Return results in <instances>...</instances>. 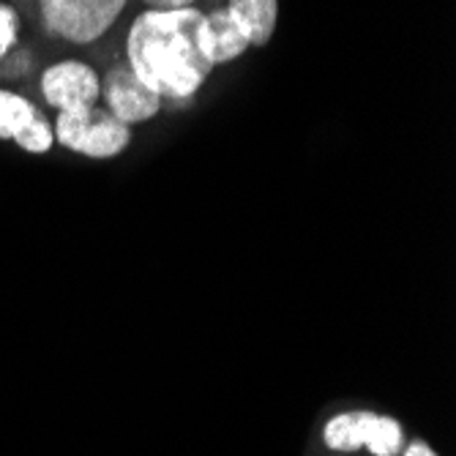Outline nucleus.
Listing matches in <instances>:
<instances>
[{
  "label": "nucleus",
  "instance_id": "1",
  "mask_svg": "<svg viewBox=\"0 0 456 456\" xmlns=\"http://www.w3.org/2000/svg\"><path fill=\"white\" fill-rule=\"evenodd\" d=\"M202 17L194 6L173 12L148 9L132 22L126 63L161 99H189L211 77L214 63L205 53Z\"/></svg>",
  "mask_w": 456,
  "mask_h": 456
},
{
  "label": "nucleus",
  "instance_id": "2",
  "mask_svg": "<svg viewBox=\"0 0 456 456\" xmlns=\"http://www.w3.org/2000/svg\"><path fill=\"white\" fill-rule=\"evenodd\" d=\"M53 132L58 145L88 159H115L132 142V129L126 123H120L96 104L74 112H58Z\"/></svg>",
  "mask_w": 456,
  "mask_h": 456
},
{
  "label": "nucleus",
  "instance_id": "3",
  "mask_svg": "<svg viewBox=\"0 0 456 456\" xmlns=\"http://www.w3.org/2000/svg\"><path fill=\"white\" fill-rule=\"evenodd\" d=\"M322 443L334 453L366 448L375 456H396L404 448V432L396 419L371 410H345L322 427Z\"/></svg>",
  "mask_w": 456,
  "mask_h": 456
},
{
  "label": "nucleus",
  "instance_id": "4",
  "mask_svg": "<svg viewBox=\"0 0 456 456\" xmlns=\"http://www.w3.org/2000/svg\"><path fill=\"white\" fill-rule=\"evenodd\" d=\"M36 4L45 28L69 45H91L102 38L126 9V0H36Z\"/></svg>",
  "mask_w": 456,
  "mask_h": 456
},
{
  "label": "nucleus",
  "instance_id": "5",
  "mask_svg": "<svg viewBox=\"0 0 456 456\" xmlns=\"http://www.w3.org/2000/svg\"><path fill=\"white\" fill-rule=\"evenodd\" d=\"M41 96L58 112L94 107L102 99V77L82 61H58L41 71Z\"/></svg>",
  "mask_w": 456,
  "mask_h": 456
},
{
  "label": "nucleus",
  "instance_id": "6",
  "mask_svg": "<svg viewBox=\"0 0 456 456\" xmlns=\"http://www.w3.org/2000/svg\"><path fill=\"white\" fill-rule=\"evenodd\" d=\"M102 99L107 104L104 110L129 129L137 123H148L161 110V96L145 86L129 63H118L102 77Z\"/></svg>",
  "mask_w": 456,
  "mask_h": 456
},
{
  "label": "nucleus",
  "instance_id": "7",
  "mask_svg": "<svg viewBox=\"0 0 456 456\" xmlns=\"http://www.w3.org/2000/svg\"><path fill=\"white\" fill-rule=\"evenodd\" d=\"M202 41H205L208 61L214 66L232 63L248 50V41H246L243 30L238 28V22L230 17L227 9H214L202 17Z\"/></svg>",
  "mask_w": 456,
  "mask_h": 456
},
{
  "label": "nucleus",
  "instance_id": "8",
  "mask_svg": "<svg viewBox=\"0 0 456 456\" xmlns=\"http://www.w3.org/2000/svg\"><path fill=\"white\" fill-rule=\"evenodd\" d=\"M230 17L243 30L248 47H265L276 33L279 0H230Z\"/></svg>",
  "mask_w": 456,
  "mask_h": 456
},
{
  "label": "nucleus",
  "instance_id": "9",
  "mask_svg": "<svg viewBox=\"0 0 456 456\" xmlns=\"http://www.w3.org/2000/svg\"><path fill=\"white\" fill-rule=\"evenodd\" d=\"M38 107L17 91L0 88V140L17 142V137L30 126Z\"/></svg>",
  "mask_w": 456,
  "mask_h": 456
},
{
  "label": "nucleus",
  "instance_id": "10",
  "mask_svg": "<svg viewBox=\"0 0 456 456\" xmlns=\"http://www.w3.org/2000/svg\"><path fill=\"white\" fill-rule=\"evenodd\" d=\"M20 151L25 153H33V156H41V153H50L53 145H55V132H53V120H47L45 112H36V118L30 120V126L17 137L14 142Z\"/></svg>",
  "mask_w": 456,
  "mask_h": 456
},
{
  "label": "nucleus",
  "instance_id": "11",
  "mask_svg": "<svg viewBox=\"0 0 456 456\" xmlns=\"http://www.w3.org/2000/svg\"><path fill=\"white\" fill-rule=\"evenodd\" d=\"M20 41V14L12 4H0V61H6Z\"/></svg>",
  "mask_w": 456,
  "mask_h": 456
},
{
  "label": "nucleus",
  "instance_id": "12",
  "mask_svg": "<svg viewBox=\"0 0 456 456\" xmlns=\"http://www.w3.org/2000/svg\"><path fill=\"white\" fill-rule=\"evenodd\" d=\"M148 9H156V12H173V9H189L194 6V0H145Z\"/></svg>",
  "mask_w": 456,
  "mask_h": 456
},
{
  "label": "nucleus",
  "instance_id": "13",
  "mask_svg": "<svg viewBox=\"0 0 456 456\" xmlns=\"http://www.w3.org/2000/svg\"><path fill=\"white\" fill-rule=\"evenodd\" d=\"M402 456H437V453H435V448H432L429 443H424V440H412L410 445L402 448Z\"/></svg>",
  "mask_w": 456,
  "mask_h": 456
},
{
  "label": "nucleus",
  "instance_id": "14",
  "mask_svg": "<svg viewBox=\"0 0 456 456\" xmlns=\"http://www.w3.org/2000/svg\"><path fill=\"white\" fill-rule=\"evenodd\" d=\"M342 456H345V453H342Z\"/></svg>",
  "mask_w": 456,
  "mask_h": 456
}]
</instances>
